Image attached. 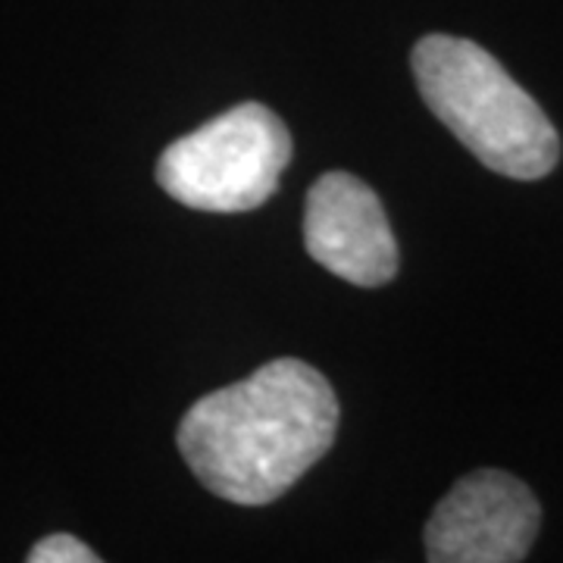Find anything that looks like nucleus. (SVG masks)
<instances>
[{
  "label": "nucleus",
  "instance_id": "nucleus-1",
  "mask_svg": "<svg viewBox=\"0 0 563 563\" xmlns=\"http://www.w3.org/2000/svg\"><path fill=\"white\" fill-rule=\"evenodd\" d=\"M339 398L320 369L279 357L203 395L179 426L181 461L207 492L242 507L282 498L332 448Z\"/></svg>",
  "mask_w": 563,
  "mask_h": 563
},
{
  "label": "nucleus",
  "instance_id": "nucleus-2",
  "mask_svg": "<svg viewBox=\"0 0 563 563\" xmlns=\"http://www.w3.org/2000/svg\"><path fill=\"white\" fill-rule=\"evenodd\" d=\"M410 63L422 101L492 173L532 181L558 166L561 139L551 120L479 44L426 35Z\"/></svg>",
  "mask_w": 563,
  "mask_h": 563
},
{
  "label": "nucleus",
  "instance_id": "nucleus-3",
  "mask_svg": "<svg viewBox=\"0 0 563 563\" xmlns=\"http://www.w3.org/2000/svg\"><path fill=\"white\" fill-rule=\"evenodd\" d=\"M291 163V135L263 103H239L161 154L157 181L185 207L242 213L269 201Z\"/></svg>",
  "mask_w": 563,
  "mask_h": 563
},
{
  "label": "nucleus",
  "instance_id": "nucleus-4",
  "mask_svg": "<svg viewBox=\"0 0 563 563\" xmlns=\"http://www.w3.org/2000/svg\"><path fill=\"white\" fill-rule=\"evenodd\" d=\"M542 507L529 485L501 470H476L444 495L426 523L432 563H517L539 536Z\"/></svg>",
  "mask_w": 563,
  "mask_h": 563
},
{
  "label": "nucleus",
  "instance_id": "nucleus-5",
  "mask_svg": "<svg viewBox=\"0 0 563 563\" xmlns=\"http://www.w3.org/2000/svg\"><path fill=\"white\" fill-rule=\"evenodd\" d=\"M303 244L339 279L376 288L398 273V244L376 191L351 173H325L307 195Z\"/></svg>",
  "mask_w": 563,
  "mask_h": 563
},
{
  "label": "nucleus",
  "instance_id": "nucleus-6",
  "mask_svg": "<svg viewBox=\"0 0 563 563\" xmlns=\"http://www.w3.org/2000/svg\"><path fill=\"white\" fill-rule=\"evenodd\" d=\"M29 563H98V554L69 532H54L29 551Z\"/></svg>",
  "mask_w": 563,
  "mask_h": 563
}]
</instances>
